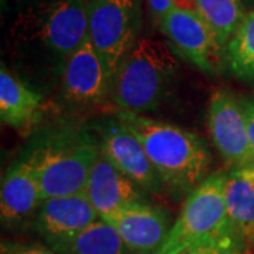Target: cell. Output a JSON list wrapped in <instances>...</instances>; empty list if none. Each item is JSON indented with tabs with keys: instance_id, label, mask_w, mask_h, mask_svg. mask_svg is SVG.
Returning <instances> with one entry per match:
<instances>
[{
	"instance_id": "cell-13",
	"label": "cell",
	"mask_w": 254,
	"mask_h": 254,
	"mask_svg": "<svg viewBox=\"0 0 254 254\" xmlns=\"http://www.w3.org/2000/svg\"><path fill=\"white\" fill-rule=\"evenodd\" d=\"M83 193L99 218L105 219L130 203L147 202V190L118 170L100 153L93 164Z\"/></svg>"
},
{
	"instance_id": "cell-22",
	"label": "cell",
	"mask_w": 254,
	"mask_h": 254,
	"mask_svg": "<svg viewBox=\"0 0 254 254\" xmlns=\"http://www.w3.org/2000/svg\"><path fill=\"white\" fill-rule=\"evenodd\" d=\"M1 254H58L48 246L38 243H20V242H3Z\"/></svg>"
},
{
	"instance_id": "cell-20",
	"label": "cell",
	"mask_w": 254,
	"mask_h": 254,
	"mask_svg": "<svg viewBox=\"0 0 254 254\" xmlns=\"http://www.w3.org/2000/svg\"><path fill=\"white\" fill-rule=\"evenodd\" d=\"M246 252L249 249L239 237L227 236L195 246L182 254H246Z\"/></svg>"
},
{
	"instance_id": "cell-8",
	"label": "cell",
	"mask_w": 254,
	"mask_h": 254,
	"mask_svg": "<svg viewBox=\"0 0 254 254\" xmlns=\"http://www.w3.org/2000/svg\"><path fill=\"white\" fill-rule=\"evenodd\" d=\"M158 28L174 50L200 71L218 72L225 48L195 10L175 6L160 20Z\"/></svg>"
},
{
	"instance_id": "cell-12",
	"label": "cell",
	"mask_w": 254,
	"mask_h": 254,
	"mask_svg": "<svg viewBox=\"0 0 254 254\" xmlns=\"http://www.w3.org/2000/svg\"><path fill=\"white\" fill-rule=\"evenodd\" d=\"M131 254H155L171 229L170 215L148 202L130 203L105 218Z\"/></svg>"
},
{
	"instance_id": "cell-2",
	"label": "cell",
	"mask_w": 254,
	"mask_h": 254,
	"mask_svg": "<svg viewBox=\"0 0 254 254\" xmlns=\"http://www.w3.org/2000/svg\"><path fill=\"white\" fill-rule=\"evenodd\" d=\"M115 118L140 140L164 190L174 198H187L210 175L212 155L198 134L133 112L116 110Z\"/></svg>"
},
{
	"instance_id": "cell-1",
	"label": "cell",
	"mask_w": 254,
	"mask_h": 254,
	"mask_svg": "<svg viewBox=\"0 0 254 254\" xmlns=\"http://www.w3.org/2000/svg\"><path fill=\"white\" fill-rule=\"evenodd\" d=\"M88 38V0H33L9 31L13 55L24 72L61 78L68 58Z\"/></svg>"
},
{
	"instance_id": "cell-23",
	"label": "cell",
	"mask_w": 254,
	"mask_h": 254,
	"mask_svg": "<svg viewBox=\"0 0 254 254\" xmlns=\"http://www.w3.org/2000/svg\"><path fill=\"white\" fill-rule=\"evenodd\" d=\"M242 105L245 110L246 120H247V131H249V140L254 154V100L242 98Z\"/></svg>"
},
{
	"instance_id": "cell-25",
	"label": "cell",
	"mask_w": 254,
	"mask_h": 254,
	"mask_svg": "<svg viewBox=\"0 0 254 254\" xmlns=\"http://www.w3.org/2000/svg\"><path fill=\"white\" fill-rule=\"evenodd\" d=\"M246 254H252V252H250V250H249V252H246Z\"/></svg>"
},
{
	"instance_id": "cell-21",
	"label": "cell",
	"mask_w": 254,
	"mask_h": 254,
	"mask_svg": "<svg viewBox=\"0 0 254 254\" xmlns=\"http://www.w3.org/2000/svg\"><path fill=\"white\" fill-rule=\"evenodd\" d=\"M147 6H148V13H150L151 21H154L157 26H158L160 20L175 6L193 10L192 0H147Z\"/></svg>"
},
{
	"instance_id": "cell-24",
	"label": "cell",
	"mask_w": 254,
	"mask_h": 254,
	"mask_svg": "<svg viewBox=\"0 0 254 254\" xmlns=\"http://www.w3.org/2000/svg\"><path fill=\"white\" fill-rule=\"evenodd\" d=\"M242 3L245 4L246 9L254 10V0H242Z\"/></svg>"
},
{
	"instance_id": "cell-11",
	"label": "cell",
	"mask_w": 254,
	"mask_h": 254,
	"mask_svg": "<svg viewBox=\"0 0 254 254\" xmlns=\"http://www.w3.org/2000/svg\"><path fill=\"white\" fill-rule=\"evenodd\" d=\"M110 86L109 72L86 38L64 66L60 78L61 99L73 108H89L110 96Z\"/></svg>"
},
{
	"instance_id": "cell-19",
	"label": "cell",
	"mask_w": 254,
	"mask_h": 254,
	"mask_svg": "<svg viewBox=\"0 0 254 254\" xmlns=\"http://www.w3.org/2000/svg\"><path fill=\"white\" fill-rule=\"evenodd\" d=\"M225 61L239 79L254 82V10L246 13L242 24L227 43Z\"/></svg>"
},
{
	"instance_id": "cell-5",
	"label": "cell",
	"mask_w": 254,
	"mask_h": 254,
	"mask_svg": "<svg viewBox=\"0 0 254 254\" xmlns=\"http://www.w3.org/2000/svg\"><path fill=\"white\" fill-rule=\"evenodd\" d=\"M227 175L226 171L210 174L185 198L178 218L155 254H182L220 237L237 236L226 213Z\"/></svg>"
},
{
	"instance_id": "cell-17",
	"label": "cell",
	"mask_w": 254,
	"mask_h": 254,
	"mask_svg": "<svg viewBox=\"0 0 254 254\" xmlns=\"http://www.w3.org/2000/svg\"><path fill=\"white\" fill-rule=\"evenodd\" d=\"M192 4L226 51L227 43L247 13L242 0H192Z\"/></svg>"
},
{
	"instance_id": "cell-14",
	"label": "cell",
	"mask_w": 254,
	"mask_h": 254,
	"mask_svg": "<svg viewBox=\"0 0 254 254\" xmlns=\"http://www.w3.org/2000/svg\"><path fill=\"white\" fill-rule=\"evenodd\" d=\"M43 202L36 170L23 155L13 163L1 181L0 212L3 225H18L34 216Z\"/></svg>"
},
{
	"instance_id": "cell-3",
	"label": "cell",
	"mask_w": 254,
	"mask_h": 254,
	"mask_svg": "<svg viewBox=\"0 0 254 254\" xmlns=\"http://www.w3.org/2000/svg\"><path fill=\"white\" fill-rule=\"evenodd\" d=\"M99 155V138L92 127L63 125L43 133L24 157L34 167L47 199L82 193Z\"/></svg>"
},
{
	"instance_id": "cell-7",
	"label": "cell",
	"mask_w": 254,
	"mask_h": 254,
	"mask_svg": "<svg viewBox=\"0 0 254 254\" xmlns=\"http://www.w3.org/2000/svg\"><path fill=\"white\" fill-rule=\"evenodd\" d=\"M210 138L230 171L254 168L242 99L226 89L213 92L208 105Z\"/></svg>"
},
{
	"instance_id": "cell-15",
	"label": "cell",
	"mask_w": 254,
	"mask_h": 254,
	"mask_svg": "<svg viewBox=\"0 0 254 254\" xmlns=\"http://www.w3.org/2000/svg\"><path fill=\"white\" fill-rule=\"evenodd\" d=\"M44 115V98L6 65L0 71V119L6 126L28 134Z\"/></svg>"
},
{
	"instance_id": "cell-6",
	"label": "cell",
	"mask_w": 254,
	"mask_h": 254,
	"mask_svg": "<svg viewBox=\"0 0 254 254\" xmlns=\"http://www.w3.org/2000/svg\"><path fill=\"white\" fill-rule=\"evenodd\" d=\"M138 0H88V38L105 64L110 81L119 64L138 41Z\"/></svg>"
},
{
	"instance_id": "cell-16",
	"label": "cell",
	"mask_w": 254,
	"mask_h": 254,
	"mask_svg": "<svg viewBox=\"0 0 254 254\" xmlns=\"http://www.w3.org/2000/svg\"><path fill=\"white\" fill-rule=\"evenodd\" d=\"M225 203L235 233L252 252L254 250V168L229 171Z\"/></svg>"
},
{
	"instance_id": "cell-4",
	"label": "cell",
	"mask_w": 254,
	"mask_h": 254,
	"mask_svg": "<svg viewBox=\"0 0 254 254\" xmlns=\"http://www.w3.org/2000/svg\"><path fill=\"white\" fill-rule=\"evenodd\" d=\"M180 61L160 40L140 38L119 64L110 86L118 110L144 115L163 103L171 91Z\"/></svg>"
},
{
	"instance_id": "cell-9",
	"label": "cell",
	"mask_w": 254,
	"mask_h": 254,
	"mask_svg": "<svg viewBox=\"0 0 254 254\" xmlns=\"http://www.w3.org/2000/svg\"><path fill=\"white\" fill-rule=\"evenodd\" d=\"M98 134L100 153L118 170L138 184L147 192L164 190L160 177L134 133L118 118L100 119L92 125Z\"/></svg>"
},
{
	"instance_id": "cell-10",
	"label": "cell",
	"mask_w": 254,
	"mask_h": 254,
	"mask_svg": "<svg viewBox=\"0 0 254 254\" xmlns=\"http://www.w3.org/2000/svg\"><path fill=\"white\" fill-rule=\"evenodd\" d=\"M98 219V212L82 192L43 199L34 215L33 226L46 246L60 254Z\"/></svg>"
},
{
	"instance_id": "cell-18",
	"label": "cell",
	"mask_w": 254,
	"mask_h": 254,
	"mask_svg": "<svg viewBox=\"0 0 254 254\" xmlns=\"http://www.w3.org/2000/svg\"><path fill=\"white\" fill-rule=\"evenodd\" d=\"M60 254H131L118 230L99 218L73 239Z\"/></svg>"
}]
</instances>
